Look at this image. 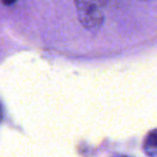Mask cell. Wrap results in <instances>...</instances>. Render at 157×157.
Wrapping results in <instances>:
<instances>
[{
    "label": "cell",
    "instance_id": "6da1fadb",
    "mask_svg": "<svg viewBox=\"0 0 157 157\" xmlns=\"http://www.w3.org/2000/svg\"><path fill=\"white\" fill-rule=\"evenodd\" d=\"M78 16L85 28L96 29L101 26L103 22V13L99 2L95 0H74Z\"/></svg>",
    "mask_w": 157,
    "mask_h": 157
},
{
    "label": "cell",
    "instance_id": "7a4b0ae2",
    "mask_svg": "<svg viewBox=\"0 0 157 157\" xmlns=\"http://www.w3.org/2000/svg\"><path fill=\"white\" fill-rule=\"evenodd\" d=\"M143 148L148 156H157V129L152 130L146 136Z\"/></svg>",
    "mask_w": 157,
    "mask_h": 157
},
{
    "label": "cell",
    "instance_id": "277c9868",
    "mask_svg": "<svg viewBox=\"0 0 157 157\" xmlns=\"http://www.w3.org/2000/svg\"><path fill=\"white\" fill-rule=\"evenodd\" d=\"M95 1H97V2H99V3H101V1H103V0H95Z\"/></svg>",
    "mask_w": 157,
    "mask_h": 157
},
{
    "label": "cell",
    "instance_id": "3957f363",
    "mask_svg": "<svg viewBox=\"0 0 157 157\" xmlns=\"http://www.w3.org/2000/svg\"><path fill=\"white\" fill-rule=\"evenodd\" d=\"M15 1L16 0H2V3L6 6H11V5H13Z\"/></svg>",
    "mask_w": 157,
    "mask_h": 157
}]
</instances>
